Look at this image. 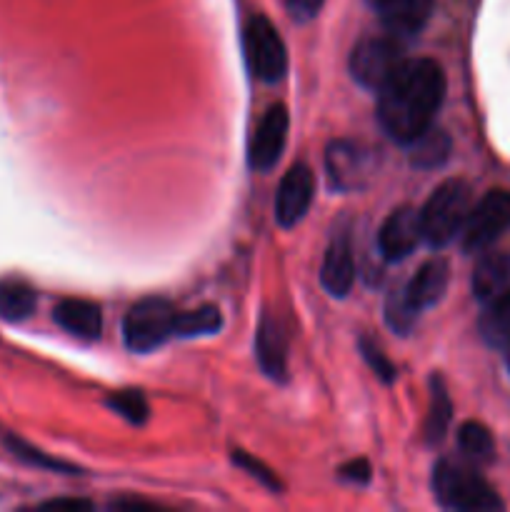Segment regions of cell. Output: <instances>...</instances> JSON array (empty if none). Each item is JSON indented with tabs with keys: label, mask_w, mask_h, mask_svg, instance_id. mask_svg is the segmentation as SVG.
Listing matches in <instances>:
<instances>
[{
	"label": "cell",
	"mask_w": 510,
	"mask_h": 512,
	"mask_svg": "<svg viewBox=\"0 0 510 512\" xmlns=\"http://www.w3.org/2000/svg\"><path fill=\"white\" fill-rule=\"evenodd\" d=\"M445 98V75L435 60H405L378 90V120L398 143H413L433 125Z\"/></svg>",
	"instance_id": "1"
},
{
	"label": "cell",
	"mask_w": 510,
	"mask_h": 512,
	"mask_svg": "<svg viewBox=\"0 0 510 512\" xmlns=\"http://www.w3.org/2000/svg\"><path fill=\"white\" fill-rule=\"evenodd\" d=\"M433 495L445 510L493 512L503 510V500L493 485L475 468L455 460H440L433 468Z\"/></svg>",
	"instance_id": "2"
},
{
	"label": "cell",
	"mask_w": 510,
	"mask_h": 512,
	"mask_svg": "<svg viewBox=\"0 0 510 512\" xmlns=\"http://www.w3.org/2000/svg\"><path fill=\"white\" fill-rule=\"evenodd\" d=\"M470 208H473V193L465 180H445L443 185H438L420 210L425 243L433 248L453 243L463 233Z\"/></svg>",
	"instance_id": "3"
},
{
	"label": "cell",
	"mask_w": 510,
	"mask_h": 512,
	"mask_svg": "<svg viewBox=\"0 0 510 512\" xmlns=\"http://www.w3.org/2000/svg\"><path fill=\"white\" fill-rule=\"evenodd\" d=\"M175 310L168 300L145 298L128 310L123 338L133 353H150L175 335Z\"/></svg>",
	"instance_id": "4"
},
{
	"label": "cell",
	"mask_w": 510,
	"mask_h": 512,
	"mask_svg": "<svg viewBox=\"0 0 510 512\" xmlns=\"http://www.w3.org/2000/svg\"><path fill=\"white\" fill-rule=\"evenodd\" d=\"M243 48L250 73L265 83H275L288 70V50H285L283 38L265 15H255L245 25Z\"/></svg>",
	"instance_id": "5"
},
{
	"label": "cell",
	"mask_w": 510,
	"mask_h": 512,
	"mask_svg": "<svg viewBox=\"0 0 510 512\" xmlns=\"http://www.w3.org/2000/svg\"><path fill=\"white\" fill-rule=\"evenodd\" d=\"M510 228V193L508 190H490L478 203L470 208L468 220L463 225L465 253H483L495 240L503 238L505 230Z\"/></svg>",
	"instance_id": "6"
},
{
	"label": "cell",
	"mask_w": 510,
	"mask_h": 512,
	"mask_svg": "<svg viewBox=\"0 0 510 512\" xmlns=\"http://www.w3.org/2000/svg\"><path fill=\"white\" fill-rule=\"evenodd\" d=\"M403 63V50L393 38H365L350 53V75L363 88L380 90Z\"/></svg>",
	"instance_id": "7"
},
{
	"label": "cell",
	"mask_w": 510,
	"mask_h": 512,
	"mask_svg": "<svg viewBox=\"0 0 510 512\" xmlns=\"http://www.w3.org/2000/svg\"><path fill=\"white\" fill-rule=\"evenodd\" d=\"M288 128L290 118L285 105L268 108V113L258 123V130H255L253 143H250V168L258 170V173H268V170H273L278 165L285 143H288Z\"/></svg>",
	"instance_id": "8"
},
{
	"label": "cell",
	"mask_w": 510,
	"mask_h": 512,
	"mask_svg": "<svg viewBox=\"0 0 510 512\" xmlns=\"http://www.w3.org/2000/svg\"><path fill=\"white\" fill-rule=\"evenodd\" d=\"M315 193V178L305 163L293 165L280 180L278 198H275V220L283 228H293L310 210Z\"/></svg>",
	"instance_id": "9"
},
{
	"label": "cell",
	"mask_w": 510,
	"mask_h": 512,
	"mask_svg": "<svg viewBox=\"0 0 510 512\" xmlns=\"http://www.w3.org/2000/svg\"><path fill=\"white\" fill-rule=\"evenodd\" d=\"M325 170L335 188L355 190L368 180L370 155L353 140H335L325 153Z\"/></svg>",
	"instance_id": "10"
},
{
	"label": "cell",
	"mask_w": 510,
	"mask_h": 512,
	"mask_svg": "<svg viewBox=\"0 0 510 512\" xmlns=\"http://www.w3.org/2000/svg\"><path fill=\"white\" fill-rule=\"evenodd\" d=\"M420 240H423L420 213L405 205L388 215L378 233V248L385 260H403L418 248Z\"/></svg>",
	"instance_id": "11"
},
{
	"label": "cell",
	"mask_w": 510,
	"mask_h": 512,
	"mask_svg": "<svg viewBox=\"0 0 510 512\" xmlns=\"http://www.w3.org/2000/svg\"><path fill=\"white\" fill-rule=\"evenodd\" d=\"M473 295L478 303L490 305L510 298V255L490 253L475 265Z\"/></svg>",
	"instance_id": "12"
},
{
	"label": "cell",
	"mask_w": 510,
	"mask_h": 512,
	"mask_svg": "<svg viewBox=\"0 0 510 512\" xmlns=\"http://www.w3.org/2000/svg\"><path fill=\"white\" fill-rule=\"evenodd\" d=\"M375 13L393 35H415L433 13V0H373Z\"/></svg>",
	"instance_id": "13"
},
{
	"label": "cell",
	"mask_w": 510,
	"mask_h": 512,
	"mask_svg": "<svg viewBox=\"0 0 510 512\" xmlns=\"http://www.w3.org/2000/svg\"><path fill=\"white\" fill-rule=\"evenodd\" d=\"M53 318L60 328L68 330L70 335L80 340H98L100 330H103V313L90 300H60L53 310Z\"/></svg>",
	"instance_id": "14"
},
{
	"label": "cell",
	"mask_w": 510,
	"mask_h": 512,
	"mask_svg": "<svg viewBox=\"0 0 510 512\" xmlns=\"http://www.w3.org/2000/svg\"><path fill=\"white\" fill-rule=\"evenodd\" d=\"M448 280H450L448 263L440 258H433L425 265H420V270L413 275V280L405 285V293H408V298L413 300L415 308L423 313V310L433 308V305H438L440 300H443L445 290H448Z\"/></svg>",
	"instance_id": "15"
},
{
	"label": "cell",
	"mask_w": 510,
	"mask_h": 512,
	"mask_svg": "<svg viewBox=\"0 0 510 512\" xmlns=\"http://www.w3.org/2000/svg\"><path fill=\"white\" fill-rule=\"evenodd\" d=\"M320 283L333 298H343L350 293L355 283V260L348 238H338L330 243L323 270H320Z\"/></svg>",
	"instance_id": "16"
},
{
	"label": "cell",
	"mask_w": 510,
	"mask_h": 512,
	"mask_svg": "<svg viewBox=\"0 0 510 512\" xmlns=\"http://www.w3.org/2000/svg\"><path fill=\"white\" fill-rule=\"evenodd\" d=\"M255 353H258L260 368L265 370V375H270L273 380H283L285 370H288V343H285V335L280 330V325L273 318H263L258 325V335H255Z\"/></svg>",
	"instance_id": "17"
},
{
	"label": "cell",
	"mask_w": 510,
	"mask_h": 512,
	"mask_svg": "<svg viewBox=\"0 0 510 512\" xmlns=\"http://www.w3.org/2000/svg\"><path fill=\"white\" fill-rule=\"evenodd\" d=\"M480 338L495 350L510 348V298L485 305L478 320Z\"/></svg>",
	"instance_id": "18"
},
{
	"label": "cell",
	"mask_w": 510,
	"mask_h": 512,
	"mask_svg": "<svg viewBox=\"0 0 510 512\" xmlns=\"http://www.w3.org/2000/svg\"><path fill=\"white\" fill-rule=\"evenodd\" d=\"M35 305H38V298L28 283H23V280H3L0 283V318L20 323V320L33 315Z\"/></svg>",
	"instance_id": "19"
},
{
	"label": "cell",
	"mask_w": 510,
	"mask_h": 512,
	"mask_svg": "<svg viewBox=\"0 0 510 512\" xmlns=\"http://www.w3.org/2000/svg\"><path fill=\"white\" fill-rule=\"evenodd\" d=\"M408 145L413 148L410 160H413V165H418V168H438V165H443L450 155V138L443 130L433 128V125Z\"/></svg>",
	"instance_id": "20"
},
{
	"label": "cell",
	"mask_w": 510,
	"mask_h": 512,
	"mask_svg": "<svg viewBox=\"0 0 510 512\" xmlns=\"http://www.w3.org/2000/svg\"><path fill=\"white\" fill-rule=\"evenodd\" d=\"M458 448L475 465H485L495 458V440L483 423H463L458 430Z\"/></svg>",
	"instance_id": "21"
},
{
	"label": "cell",
	"mask_w": 510,
	"mask_h": 512,
	"mask_svg": "<svg viewBox=\"0 0 510 512\" xmlns=\"http://www.w3.org/2000/svg\"><path fill=\"white\" fill-rule=\"evenodd\" d=\"M450 413H453V405H450L448 390H445L443 380H433V398H430V410L428 420H425V438H428L430 445L440 443L448 433L450 425Z\"/></svg>",
	"instance_id": "22"
},
{
	"label": "cell",
	"mask_w": 510,
	"mask_h": 512,
	"mask_svg": "<svg viewBox=\"0 0 510 512\" xmlns=\"http://www.w3.org/2000/svg\"><path fill=\"white\" fill-rule=\"evenodd\" d=\"M223 318L215 305H203L198 310H188V313L175 315V335L180 338H195V335H213L218 333Z\"/></svg>",
	"instance_id": "23"
},
{
	"label": "cell",
	"mask_w": 510,
	"mask_h": 512,
	"mask_svg": "<svg viewBox=\"0 0 510 512\" xmlns=\"http://www.w3.org/2000/svg\"><path fill=\"white\" fill-rule=\"evenodd\" d=\"M418 318L420 310L408 298L405 288L393 290L388 295V300H385V323L390 325V330H395L398 335H408L418 323Z\"/></svg>",
	"instance_id": "24"
},
{
	"label": "cell",
	"mask_w": 510,
	"mask_h": 512,
	"mask_svg": "<svg viewBox=\"0 0 510 512\" xmlns=\"http://www.w3.org/2000/svg\"><path fill=\"white\" fill-rule=\"evenodd\" d=\"M108 405L120 418H125L133 425H143L150 415V405L140 390H123V393L110 395Z\"/></svg>",
	"instance_id": "25"
},
{
	"label": "cell",
	"mask_w": 510,
	"mask_h": 512,
	"mask_svg": "<svg viewBox=\"0 0 510 512\" xmlns=\"http://www.w3.org/2000/svg\"><path fill=\"white\" fill-rule=\"evenodd\" d=\"M360 350H363V358L368 360V365H370V368H373V373L378 375V378L383 380V383H393V380H395V368H393V363H390V360L385 358L383 350H380L378 345L368 343V340H363V343H360Z\"/></svg>",
	"instance_id": "26"
},
{
	"label": "cell",
	"mask_w": 510,
	"mask_h": 512,
	"mask_svg": "<svg viewBox=\"0 0 510 512\" xmlns=\"http://www.w3.org/2000/svg\"><path fill=\"white\" fill-rule=\"evenodd\" d=\"M8 445H10V450H13V453L18 455V458L28 460V463H33V465H40V468L68 470V473H73V468H70V465H65V463H58V460H50V458H45V455L40 453V450L30 448V445H28V443H23V440H18V438H10V440H8Z\"/></svg>",
	"instance_id": "27"
},
{
	"label": "cell",
	"mask_w": 510,
	"mask_h": 512,
	"mask_svg": "<svg viewBox=\"0 0 510 512\" xmlns=\"http://www.w3.org/2000/svg\"><path fill=\"white\" fill-rule=\"evenodd\" d=\"M233 463H238L240 468L248 470L250 475H255V478H258L260 483L265 485V488L280 490V483H278V478H275L273 470L263 468V465H260L258 460H253V458H250V455H245L243 450H233Z\"/></svg>",
	"instance_id": "28"
},
{
	"label": "cell",
	"mask_w": 510,
	"mask_h": 512,
	"mask_svg": "<svg viewBox=\"0 0 510 512\" xmlns=\"http://www.w3.org/2000/svg\"><path fill=\"white\" fill-rule=\"evenodd\" d=\"M325 0H285V5H288V13L293 15L295 20H300V23H305V20H313L315 15L320 13V8H323Z\"/></svg>",
	"instance_id": "29"
},
{
	"label": "cell",
	"mask_w": 510,
	"mask_h": 512,
	"mask_svg": "<svg viewBox=\"0 0 510 512\" xmlns=\"http://www.w3.org/2000/svg\"><path fill=\"white\" fill-rule=\"evenodd\" d=\"M340 478L350 480V483H368L370 478L368 460H353V463L343 465V468H340Z\"/></svg>",
	"instance_id": "30"
},
{
	"label": "cell",
	"mask_w": 510,
	"mask_h": 512,
	"mask_svg": "<svg viewBox=\"0 0 510 512\" xmlns=\"http://www.w3.org/2000/svg\"><path fill=\"white\" fill-rule=\"evenodd\" d=\"M43 508H53V510H60V508H68V510H90L93 505L88 503V500H50V503H45Z\"/></svg>",
	"instance_id": "31"
},
{
	"label": "cell",
	"mask_w": 510,
	"mask_h": 512,
	"mask_svg": "<svg viewBox=\"0 0 510 512\" xmlns=\"http://www.w3.org/2000/svg\"><path fill=\"white\" fill-rule=\"evenodd\" d=\"M505 363H508V370H510V348L505 350Z\"/></svg>",
	"instance_id": "32"
}]
</instances>
